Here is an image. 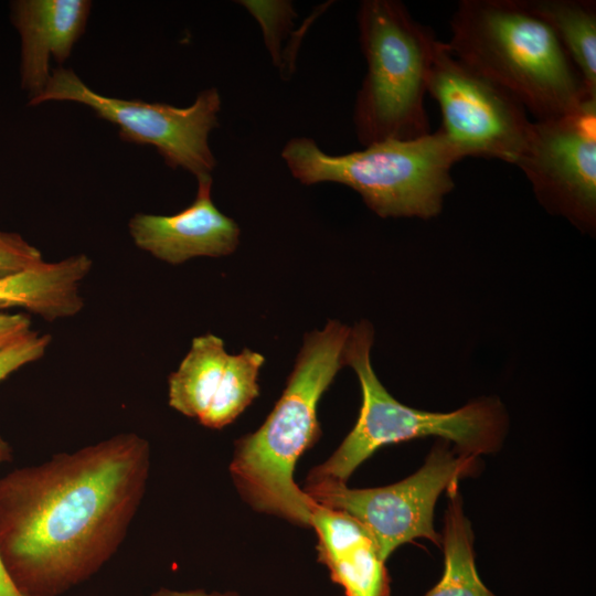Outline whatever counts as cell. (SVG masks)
I'll return each mask as SVG.
<instances>
[{
	"label": "cell",
	"mask_w": 596,
	"mask_h": 596,
	"mask_svg": "<svg viewBox=\"0 0 596 596\" xmlns=\"http://www.w3.org/2000/svg\"><path fill=\"white\" fill-rule=\"evenodd\" d=\"M149 441L120 433L0 478V560L23 596H61L121 546L146 494Z\"/></svg>",
	"instance_id": "1"
},
{
	"label": "cell",
	"mask_w": 596,
	"mask_h": 596,
	"mask_svg": "<svg viewBox=\"0 0 596 596\" xmlns=\"http://www.w3.org/2000/svg\"><path fill=\"white\" fill-rule=\"evenodd\" d=\"M349 333L337 320L307 333L274 408L258 429L235 441L230 473L255 511L310 525L316 502L295 482L294 469L321 435L318 404L344 366Z\"/></svg>",
	"instance_id": "2"
},
{
	"label": "cell",
	"mask_w": 596,
	"mask_h": 596,
	"mask_svg": "<svg viewBox=\"0 0 596 596\" xmlns=\"http://www.w3.org/2000/svg\"><path fill=\"white\" fill-rule=\"evenodd\" d=\"M448 49L511 94L535 120L568 114L596 99L553 29L526 0H462Z\"/></svg>",
	"instance_id": "3"
},
{
	"label": "cell",
	"mask_w": 596,
	"mask_h": 596,
	"mask_svg": "<svg viewBox=\"0 0 596 596\" xmlns=\"http://www.w3.org/2000/svg\"><path fill=\"white\" fill-rule=\"evenodd\" d=\"M292 175L310 185L334 182L356 191L381 217L437 215L454 188L460 152L438 129L411 140H384L344 155H329L310 138H294L281 151Z\"/></svg>",
	"instance_id": "4"
},
{
	"label": "cell",
	"mask_w": 596,
	"mask_h": 596,
	"mask_svg": "<svg viewBox=\"0 0 596 596\" xmlns=\"http://www.w3.org/2000/svg\"><path fill=\"white\" fill-rule=\"evenodd\" d=\"M372 343L370 322L363 320L350 328L343 362L355 371L361 385L359 417L336 451L310 470L306 482H347L353 471L382 446L427 436L453 441L458 451L477 457L500 448L508 426L500 401L483 397L450 413L406 406L396 401L375 375L370 360Z\"/></svg>",
	"instance_id": "5"
},
{
	"label": "cell",
	"mask_w": 596,
	"mask_h": 596,
	"mask_svg": "<svg viewBox=\"0 0 596 596\" xmlns=\"http://www.w3.org/2000/svg\"><path fill=\"white\" fill-rule=\"evenodd\" d=\"M368 71L353 121L364 146L430 134L425 108L429 72L439 40L396 0H365L358 13Z\"/></svg>",
	"instance_id": "6"
},
{
	"label": "cell",
	"mask_w": 596,
	"mask_h": 596,
	"mask_svg": "<svg viewBox=\"0 0 596 596\" xmlns=\"http://www.w3.org/2000/svg\"><path fill=\"white\" fill-rule=\"evenodd\" d=\"M477 456L437 443L424 465L407 478L385 487L352 489L345 482H306L302 489L316 503L345 512L373 536L381 556L389 558L404 543L425 538L440 546L434 528L439 494L477 471Z\"/></svg>",
	"instance_id": "7"
},
{
	"label": "cell",
	"mask_w": 596,
	"mask_h": 596,
	"mask_svg": "<svg viewBox=\"0 0 596 596\" xmlns=\"http://www.w3.org/2000/svg\"><path fill=\"white\" fill-rule=\"evenodd\" d=\"M50 100L86 105L118 127L123 140L155 147L171 168H183L195 177L210 174L216 166L209 135L217 123L221 97L216 88L198 94L184 108L162 103L121 99L98 94L68 68L53 70L43 93L30 105Z\"/></svg>",
	"instance_id": "8"
},
{
	"label": "cell",
	"mask_w": 596,
	"mask_h": 596,
	"mask_svg": "<svg viewBox=\"0 0 596 596\" xmlns=\"http://www.w3.org/2000/svg\"><path fill=\"white\" fill-rule=\"evenodd\" d=\"M428 94L441 114L439 130L462 158L499 159L517 166L532 120L507 91L460 61L438 41Z\"/></svg>",
	"instance_id": "9"
},
{
	"label": "cell",
	"mask_w": 596,
	"mask_h": 596,
	"mask_svg": "<svg viewBox=\"0 0 596 596\" xmlns=\"http://www.w3.org/2000/svg\"><path fill=\"white\" fill-rule=\"evenodd\" d=\"M541 203L583 230L596 220V99L557 117L532 120L517 164Z\"/></svg>",
	"instance_id": "10"
},
{
	"label": "cell",
	"mask_w": 596,
	"mask_h": 596,
	"mask_svg": "<svg viewBox=\"0 0 596 596\" xmlns=\"http://www.w3.org/2000/svg\"><path fill=\"white\" fill-rule=\"evenodd\" d=\"M253 395L249 369L236 354H228L223 340L213 333L195 337L168 379L170 407L212 429L234 422Z\"/></svg>",
	"instance_id": "11"
},
{
	"label": "cell",
	"mask_w": 596,
	"mask_h": 596,
	"mask_svg": "<svg viewBox=\"0 0 596 596\" xmlns=\"http://www.w3.org/2000/svg\"><path fill=\"white\" fill-rule=\"evenodd\" d=\"M196 179V196L184 210L173 215L138 213L129 220L137 247L172 265L199 256H226L236 249L240 227L213 203L211 175Z\"/></svg>",
	"instance_id": "12"
},
{
	"label": "cell",
	"mask_w": 596,
	"mask_h": 596,
	"mask_svg": "<svg viewBox=\"0 0 596 596\" xmlns=\"http://www.w3.org/2000/svg\"><path fill=\"white\" fill-rule=\"evenodd\" d=\"M88 0H18L11 19L21 38V86L29 103L40 96L50 79V61L64 62L85 31Z\"/></svg>",
	"instance_id": "13"
},
{
	"label": "cell",
	"mask_w": 596,
	"mask_h": 596,
	"mask_svg": "<svg viewBox=\"0 0 596 596\" xmlns=\"http://www.w3.org/2000/svg\"><path fill=\"white\" fill-rule=\"evenodd\" d=\"M318 539V560L344 596H390L385 561L371 533L345 512L315 504L310 525Z\"/></svg>",
	"instance_id": "14"
},
{
	"label": "cell",
	"mask_w": 596,
	"mask_h": 596,
	"mask_svg": "<svg viewBox=\"0 0 596 596\" xmlns=\"http://www.w3.org/2000/svg\"><path fill=\"white\" fill-rule=\"evenodd\" d=\"M93 260L84 253L42 262L0 278V312L21 308L46 321L76 316L84 307L79 287Z\"/></svg>",
	"instance_id": "15"
},
{
	"label": "cell",
	"mask_w": 596,
	"mask_h": 596,
	"mask_svg": "<svg viewBox=\"0 0 596 596\" xmlns=\"http://www.w3.org/2000/svg\"><path fill=\"white\" fill-rule=\"evenodd\" d=\"M440 535L445 570L440 581L424 596H496L480 579L473 552V533L462 511L458 485L449 488Z\"/></svg>",
	"instance_id": "16"
},
{
	"label": "cell",
	"mask_w": 596,
	"mask_h": 596,
	"mask_svg": "<svg viewBox=\"0 0 596 596\" xmlns=\"http://www.w3.org/2000/svg\"><path fill=\"white\" fill-rule=\"evenodd\" d=\"M553 29L564 50L596 95V2L594 0H526Z\"/></svg>",
	"instance_id": "17"
},
{
	"label": "cell",
	"mask_w": 596,
	"mask_h": 596,
	"mask_svg": "<svg viewBox=\"0 0 596 596\" xmlns=\"http://www.w3.org/2000/svg\"><path fill=\"white\" fill-rule=\"evenodd\" d=\"M259 21L267 46L275 60H279V42L291 19L296 15L287 1H241Z\"/></svg>",
	"instance_id": "18"
},
{
	"label": "cell",
	"mask_w": 596,
	"mask_h": 596,
	"mask_svg": "<svg viewBox=\"0 0 596 596\" xmlns=\"http://www.w3.org/2000/svg\"><path fill=\"white\" fill-rule=\"evenodd\" d=\"M51 343V336L31 330L0 350V382L20 368L40 360Z\"/></svg>",
	"instance_id": "19"
},
{
	"label": "cell",
	"mask_w": 596,
	"mask_h": 596,
	"mask_svg": "<svg viewBox=\"0 0 596 596\" xmlns=\"http://www.w3.org/2000/svg\"><path fill=\"white\" fill-rule=\"evenodd\" d=\"M42 262L41 252L21 235L0 231V278Z\"/></svg>",
	"instance_id": "20"
},
{
	"label": "cell",
	"mask_w": 596,
	"mask_h": 596,
	"mask_svg": "<svg viewBox=\"0 0 596 596\" xmlns=\"http://www.w3.org/2000/svg\"><path fill=\"white\" fill-rule=\"evenodd\" d=\"M31 324L25 313L0 312V350L29 333Z\"/></svg>",
	"instance_id": "21"
},
{
	"label": "cell",
	"mask_w": 596,
	"mask_h": 596,
	"mask_svg": "<svg viewBox=\"0 0 596 596\" xmlns=\"http://www.w3.org/2000/svg\"><path fill=\"white\" fill-rule=\"evenodd\" d=\"M12 459L9 443L0 435V465ZM0 596H23L7 574L0 560Z\"/></svg>",
	"instance_id": "22"
},
{
	"label": "cell",
	"mask_w": 596,
	"mask_h": 596,
	"mask_svg": "<svg viewBox=\"0 0 596 596\" xmlns=\"http://www.w3.org/2000/svg\"><path fill=\"white\" fill-rule=\"evenodd\" d=\"M149 596H241L235 592H207L205 589H171L161 587L152 592Z\"/></svg>",
	"instance_id": "23"
}]
</instances>
